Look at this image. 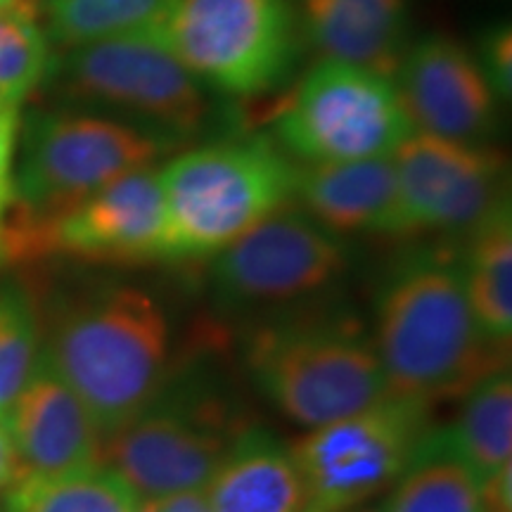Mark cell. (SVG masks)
Masks as SVG:
<instances>
[{"mask_svg": "<svg viewBox=\"0 0 512 512\" xmlns=\"http://www.w3.org/2000/svg\"><path fill=\"white\" fill-rule=\"evenodd\" d=\"M347 268L344 240L285 204L214 256L211 290L223 311H280L330 292Z\"/></svg>", "mask_w": 512, "mask_h": 512, "instance_id": "9", "label": "cell"}, {"mask_svg": "<svg viewBox=\"0 0 512 512\" xmlns=\"http://www.w3.org/2000/svg\"><path fill=\"white\" fill-rule=\"evenodd\" d=\"M24 477L22 463L12 444L8 430L0 425V489H10L12 484H17Z\"/></svg>", "mask_w": 512, "mask_h": 512, "instance_id": "29", "label": "cell"}, {"mask_svg": "<svg viewBox=\"0 0 512 512\" xmlns=\"http://www.w3.org/2000/svg\"><path fill=\"white\" fill-rule=\"evenodd\" d=\"M392 159L399 181L401 238L467 235L508 200L505 159L489 145H460L413 133Z\"/></svg>", "mask_w": 512, "mask_h": 512, "instance_id": "12", "label": "cell"}, {"mask_svg": "<svg viewBox=\"0 0 512 512\" xmlns=\"http://www.w3.org/2000/svg\"><path fill=\"white\" fill-rule=\"evenodd\" d=\"M430 432L427 406L387 399L330 422L292 446L304 486L302 512H349L394 486Z\"/></svg>", "mask_w": 512, "mask_h": 512, "instance_id": "11", "label": "cell"}, {"mask_svg": "<svg viewBox=\"0 0 512 512\" xmlns=\"http://www.w3.org/2000/svg\"><path fill=\"white\" fill-rule=\"evenodd\" d=\"M297 166L271 136L214 140L159 171L164 259H207L294 197Z\"/></svg>", "mask_w": 512, "mask_h": 512, "instance_id": "3", "label": "cell"}, {"mask_svg": "<svg viewBox=\"0 0 512 512\" xmlns=\"http://www.w3.org/2000/svg\"><path fill=\"white\" fill-rule=\"evenodd\" d=\"M304 46L392 79L411 46V0H292Z\"/></svg>", "mask_w": 512, "mask_h": 512, "instance_id": "16", "label": "cell"}, {"mask_svg": "<svg viewBox=\"0 0 512 512\" xmlns=\"http://www.w3.org/2000/svg\"><path fill=\"white\" fill-rule=\"evenodd\" d=\"M176 150L166 140L91 112L34 110L17 133L12 164V204L53 223L95 192L150 169Z\"/></svg>", "mask_w": 512, "mask_h": 512, "instance_id": "6", "label": "cell"}, {"mask_svg": "<svg viewBox=\"0 0 512 512\" xmlns=\"http://www.w3.org/2000/svg\"><path fill=\"white\" fill-rule=\"evenodd\" d=\"M174 0H41L48 41L62 48L150 31Z\"/></svg>", "mask_w": 512, "mask_h": 512, "instance_id": "23", "label": "cell"}, {"mask_svg": "<svg viewBox=\"0 0 512 512\" xmlns=\"http://www.w3.org/2000/svg\"><path fill=\"white\" fill-rule=\"evenodd\" d=\"M349 512H382V503H377V505H361V508L349 510Z\"/></svg>", "mask_w": 512, "mask_h": 512, "instance_id": "31", "label": "cell"}, {"mask_svg": "<svg viewBox=\"0 0 512 512\" xmlns=\"http://www.w3.org/2000/svg\"><path fill=\"white\" fill-rule=\"evenodd\" d=\"M133 512H159L157 501H152V498H140Z\"/></svg>", "mask_w": 512, "mask_h": 512, "instance_id": "30", "label": "cell"}, {"mask_svg": "<svg viewBox=\"0 0 512 512\" xmlns=\"http://www.w3.org/2000/svg\"><path fill=\"white\" fill-rule=\"evenodd\" d=\"M465 290L482 335L503 344L512 332V221L508 200L467 233L460 254Z\"/></svg>", "mask_w": 512, "mask_h": 512, "instance_id": "20", "label": "cell"}, {"mask_svg": "<svg viewBox=\"0 0 512 512\" xmlns=\"http://www.w3.org/2000/svg\"><path fill=\"white\" fill-rule=\"evenodd\" d=\"M482 69L484 79L489 81L491 91L498 100H510L512 95V31L508 22H498L484 29L479 36L477 48L472 50Z\"/></svg>", "mask_w": 512, "mask_h": 512, "instance_id": "26", "label": "cell"}, {"mask_svg": "<svg viewBox=\"0 0 512 512\" xmlns=\"http://www.w3.org/2000/svg\"><path fill=\"white\" fill-rule=\"evenodd\" d=\"M19 133L17 105L0 100V216L12 202V164Z\"/></svg>", "mask_w": 512, "mask_h": 512, "instance_id": "27", "label": "cell"}, {"mask_svg": "<svg viewBox=\"0 0 512 512\" xmlns=\"http://www.w3.org/2000/svg\"><path fill=\"white\" fill-rule=\"evenodd\" d=\"M294 197L332 233L401 235L399 181L392 157L297 166Z\"/></svg>", "mask_w": 512, "mask_h": 512, "instance_id": "17", "label": "cell"}, {"mask_svg": "<svg viewBox=\"0 0 512 512\" xmlns=\"http://www.w3.org/2000/svg\"><path fill=\"white\" fill-rule=\"evenodd\" d=\"M453 444L479 482L512 465V382L501 368L467 392L456 425L448 427Z\"/></svg>", "mask_w": 512, "mask_h": 512, "instance_id": "22", "label": "cell"}, {"mask_svg": "<svg viewBox=\"0 0 512 512\" xmlns=\"http://www.w3.org/2000/svg\"><path fill=\"white\" fill-rule=\"evenodd\" d=\"M157 508L159 512H214L204 489H190L159 498Z\"/></svg>", "mask_w": 512, "mask_h": 512, "instance_id": "28", "label": "cell"}, {"mask_svg": "<svg viewBox=\"0 0 512 512\" xmlns=\"http://www.w3.org/2000/svg\"><path fill=\"white\" fill-rule=\"evenodd\" d=\"M143 34L207 91L233 98L283 86L304 53L292 0H174Z\"/></svg>", "mask_w": 512, "mask_h": 512, "instance_id": "7", "label": "cell"}, {"mask_svg": "<svg viewBox=\"0 0 512 512\" xmlns=\"http://www.w3.org/2000/svg\"><path fill=\"white\" fill-rule=\"evenodd\" d=\"M394 83L368 69L323 60L273 121V140L306 164L392 157L413 136Z\"/></svg>", "mask_w": 512, "mask_h": 512, "instance_id": "8", "label": "cell"}, {"mask_svg": "<svg viewBox=\"0 0 512 512\" xmlns=\"http://www.w3.org/2000/svg\"><path fill=\"white\" fill-rule=\"evenodd\" d=\"M392 83L415 133L486 145L498 131V100L470 48L446 34L408 46Z\"/></svg>", "mask_w": 512, "mask_h": 512, "instance_id": "13", "label": "cell"}, {"mask_svg": "<svg viewBox=\"0 0 512 512\" xmlns=\"http://www.w3.org/2000/svg\"><path fill=\"white\" fill-rule=\"evenodd\" d=\"M41 354L107 437L164 389L169 328L145 290L100 285L57 304Z\"/></svg>", "mask_w": 512, "mask_h": 512, "instance_id": "2", "label": "cell"}, {"mask_svg": "<svg viewBox=\"0 0 512 512\" xmlns=\"http://www.w3.org/2000/svg\"><path fill=\"white\" fill-rule=\"evenodd\" d=\"M166 209L159 171L140 169L105 185L50 226V254L95 264L164 259Z\"/></svg>", "mask_w": 512, "mask_h": 512, "instance_id": "14", "label": "cell"}, {"mask_svg": "<svg viewBox=\"0 0 512 512\" xmlns=\"http://www.w3.org/2000/svg\"><path fill=\"white\" fill-rule=\"evenodd\" d=\"M3 427L24 477H57L102 465L100 427L43 354Z\"/></svg>", "mask_w": 512, "mask_h": 512, "instance_id": "15", "label": "cell"}, {"mask_svg": "<svg viewBox=\"0 0 512 512\" xmlns=\"http://www.w3.org/2000/svg\"><path fill=\"white\" fill-rule=\"evenodd\" d=\"M238 434L216 396L197 384H178L102 437V463L138 498L159 501L204 489Z\"/></svg>", "mask_w": 512, "mask_h": 512, "instance_id": "10", "label": "cell"}, {"mask_svg": "<svg viewBox=\"0 0 512 512\" xmlns=\"http://www.w3.org/2000/svg\"><path fill=\"white\" fill-rule=\"evenodd\" d=\"M140 498L110 465L57 477H22L0 501V512H133Z\"/></svg>", "mask_w": 512, "mask_h": 512, "instance_id": "21", "label": "cell"}, {"mask_svg": "<svg viewBox=\"0 0 512 512\" xmlns=\"http://www.w3.org/2000/svg\"><path fill=\"white\" fill-rule=\"evenodd\" d=\"M19 0H0V10L3 8H12V5H17Z\"/></svg>", "mask_w": 512, "mask_h": 512, "instance_id": "32", "label": "cell"}, {"mask_svg": "<svg viewBox=\"0 0 512 512\" xmlns=\"http://www.w3.org/2000/svg\"><path fill=\"white\" fill-rule=\"evenodd\" d=\"M247 368L287 418L313 430L389 396L373 339L347 316H290L264 325L247 344Z\"/></svg>", "mask_w": 512, "mask_h": 512, "instance_id": "4", "label": "cell"}, {"mask_svg": "<svg viewBox=\"0 0 512 512\" xmlns=\"http://www.w3.org/2000/svg\"><path fill=\"white\" fill-rule=\"evenodd\" d=\"M29 0L0 10V100L17 105L46 81L50 46Z\"/></svg>", "mask_w": 512, "mask_h": 512, "instance_id": "24", "label": "cell"}, {"mask_svg": "<svg viewBox=\"0 0 512 512\" xmlns=\"http://www.w3.org/2000/svg\"><path fill=\"white\" fill-rule=\"evenodd\" d=\"M41 354V325L29 294L17 285L0 290V425Z\"/></svg>", "mask_w": 512, "mask_h": 512, "instance_id": "25", "label": "cell"}, {"mask_svg": "<svg viewBox=\"0 0 512 512\" xmlns=\"http://www.w3.org/2000/svg\"><path fill=\"white\" fill-rule=\"evenodd\" d=\"M382 512H484L482 482L458 453L448 427L420 439Z\"/></svg>", "mask_w": 512, "mask_h": 512, "instance_id": "19", "label": "cell"}, {"mask_svg": "<svg viewBox=\"0 0 512 512\" xmlns=\"http://www.w3.org/2000/svg\"><path fill=\"white\" fill-rule=\"evenodd\" d=\"M387 392L430 403L467 394L498 370L465 290L460 254L446 247L406 252L384 275L375 302V339Z\"/></svg>", "mask_w": 512, "mask_h": 512, "instance_id": "1", "label": "cell"}, {"mask_svg": "<svg viewBox=\"0 0 512 512\" xmlns=\"http://www.w3.org/2000/svg\"><path fill=\"white\" fill-rule=\"evenodd\" d=\"M46 79L57 95L183 147L211 121L207 88L155 38L126 34L67 48Z\"/></svg>", "mask_w": 512, "mask_h": 512, "instance_id": "5", "label": "cell"}, {"mask_svg": "<svg viewBox=\"0 0 512 512\" xmlns=\"http://www.w3.org/2000/svg\"><path fill=\"white\" fill-rule=\"evenodd\" d=\"M214 512H302L304 486L292 451L264 430H245L204 486Z\"/></svg>", "mask_w": 512, "mask_h": 512, "instance_id": "18", "label": "cell"}]
</instances>
